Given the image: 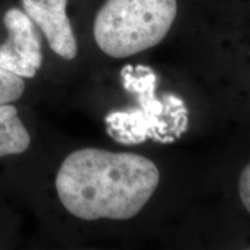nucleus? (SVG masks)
<instances>
[{
	"mask_svg": "<svg viewBox=\"0 0 250 250\" xmlns=\"http://www.w3.org/2000/svg\"><path fill=\"white\" fill-rule=\"evenodd\" d=\"M26 88L23 78L0 67V104L17 101Z\"/></svg>",
	"mask_w": 250,
	"mask_h": 250,
	"instance_id": "nucleus-6",
	"label": "nucleus"
},
{
	"mask_svg": "<svg viewBox=\"0 0 250 250\" xmlns=\"http://www.w3.org/2000/svg\"><path fill=\"white\" fill-rule=\"evenodd\" d=\"M239 197L245 210L250 215V162L246 165L239 177Z\"/></svg>",
	"mask_w": 250,
	"mask_h": 250,
	"instance_id": "nucleus-7",
	"label": "nucleus"
},
{
	"mask_svg": "<svg viewBox=\"0 0 250 250\" xmlns=\"http://www.w3.org/2000/svg\"><path fill=\"white\" fill-rule=\"evenodd\" d=\"M30 145V136L11 103L0 104V158L21 154Z\"/></svg>",
	"mask_w": 250,
	"mask_h": 250,
	"instance_id": "nucleus-5",
	"label": "nucleus"
},
{
	"mask_svg": "<svg viewBox=\"0 0 250 250\" xmlns=\"http://www.w3.org/2000/svg\"><path fill=\"white\" fill-rule=\"evenodd\" d=\"M8 37L0 44V67L22 78H34L42 66V44L35 23L19 8L4 15Z\"/></svg>",
	"mask_w": 250,
	"mask_h": 250,
	"instance_id": "nucleus-3",
	"label": "nucleus"
},
{
	"mask_svg": "<svg viewBox=\"0 0 250 250\" xmlns=\"http://www.w3.org/2000/svg\"><path fill=\"white\" fill-rule=\"evenodd\" d=\"M160 170L146 156L86 147L68 154L56 176V190L68 213L81 220H129L154 195Z\"/></svg>",
	"mask_w": 250,
	"mask_h": 250,
	"instance_id": "nucleus-1",
	"label": "nucleus"
},
{
	"mask_svg": "<svg viewBox=\"0 0 250 250\" xmlns=\"http://www.w3.org/2000/svg\"><path fill=\"white\" fill-rule=\"evenodd\" d=\"M22 6L56 55L67 61L77 57L78 43L66 13L67 0H22Z\"/></svg>",
	"mask_w": 250,
	"mask_h": 250,
	"instance_id": "nucleus-4",
	"label": "nucleus"
},
{
	"mask_svg": "<svg viewBox=\"0 0 250 250\" xmlns=\"http://www.w3.org/2000/svg\"><path fill=\"white\" fill-rule=\"evenodd\" d=\"M177 15V0H105L93 35L109 57L127 58L161 43Z\"/></svg>",
	"mask_w": 250,
	"mask_h": 250,
	"instance_id": "nucleus-2",
	"label": "nucleus"
}]
</instances>
